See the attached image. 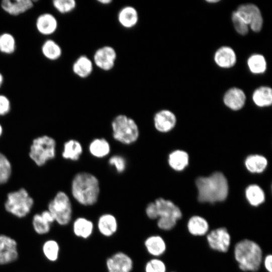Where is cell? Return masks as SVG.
Here are the masks:
<instances>
[{
    "label": "cell",
    "instance_id": "6da1fadb",
    "mask_svg": "<svg viewBox=\"0 0 272 272\" xmlns=\"http://www.w3.org/2000/svg\"><path fill=\"white\" fill-rule=\"evenodd\" d=\"M195 183L200 202L213 203L224 201L227 197L228 181L221 172H216L208 177H198Z\"/></svg>",
    "mask_w": 272,
    "mask_h": 272
},
{
    "label": "cell",
    "instance_id": "7a4b0ae2",
    "mask_svg": "<svg viewBox=\"0 0 272 272\" xmlns=\"http://www.w3.org/2000/svg\"><path fill=\"white\" fill-rule=\"evenodd\" d=\"M100 190L98 179L89 172L77 173L72 182V195L78 203L83 206H90L95 204L99 198Z\"/></svg>",
    "mask_w": 272,
    "mask_h": 272
},
{
    "label": "cell",
    "instance_id": "3957f363",
    "mask_svg": "<svg viewBox=\"0 0 272 272\" xmlns=\"http://www.w3.org/2000/svg\"><path fill=\"white\" fill-rule=\"evenodd\" d=\"M234 256L241 270L256 271L260 267L262 253L261 248L256 243L244 239L235 245Z\"/></svg>",
    "mask_w": 272,
    "mask_h": 272
},
{
    "label": "cell",
    "instance_id": "277c9868",
    "mask_svg": "<svg viewBox=\"0 0 272 272\" xmlns=\"http://www.w3.org/2000/svg\"><path fill=\"white\" fill-rule=\"evenodd\" d=\"M111 128L114 139L122 144H133L139 139L138 124L132 118L124 114H119L114 118Z\"/></svg>",
    "mask_w": 272,
    "mask_h": 272
},
{
    "label": "cell",
    "instance_id": "5b68a950",
    "mask_svg": "<svg viewBox=\"0 0 272 272\" xmlns=\"http://www.w3.org/2000/svg\"><path fill=\"white\" fill-rule=\"evenodd\" d=\"M34 204L33 198L24 188L10 192L5 203L6 210L13 216L23 218L31 211Z\"/></svg>",
    "mask_w": 272,
    "mask_h": 272
},
{
    "label": "cell",
    "instance_id": "8992f818",
    "mask_svg": "<svg viewBox=\"0 0 272 272\" xmlns=\"http://www.w3.org/2000/svg\"><path fill=\"white\" fill-rule=\"evenodd\" d=\"M55 146V141L52 138L47 135L38 137L33 141L30 157L38 166H42L54 158Z\"/></svg>",
    "mask_w": 272,
    "mask_h": 272
},
{
    "label": "cell",
    "instance_id": "52a82bcc",
    "mask_svg": "<svg viewBox=\"0 0 272 272\" xmlns=\"http://www.w3.org/2000/svg\"><path fill=\"white\" fill-rule=\"evenodd\" d=\"M48 210L53 215L55 222L61 226L70 223L72 217V206L69 196L59 191L48 205Z\"/></svg>",
    "mask_w": 272,
    "mask_h": 272
},
{
    "label": "cell",
    "instance_id": "ba28073f",
    "mask_svg": "<svg viewBox=\"0 0 272 272\" xmlns=\"http://www.w3.org/2000/svg\"><path fill=\"white\" fill-rule=\"evenodd\" d=\"M117 57V52L114 48L110 45H104L95 51L92 61L94 64L100 70L108 72L114 67Z\"/></svg>",
    "mask_w": 272,
    "mask_h": 272
},
{
    "label": "cell",
    "instance_id": "9c48e42d",
    "mask_svg": "<svg viewBox=\"0 0 272 272\" xmlns=\"http://www.w3.org/2000/svg\"><path fill=\"white\" fill-rule=\"evenodd\" d=\"M251 29L255 32L260 31L263 19L259 8L254 4H248L240 5L236 11Z\"/></svg>",
    "mask_w": 272,
    "mask_h": 272
},
{
    "label": "cell",
    "instance_id": "30bf717a",
    "mask_svg": "<svg viewBox=\"0 0 272 272\" xmlns=\"http://www.w3.org/2000/svg\"><path fill=\"white\" fill-rule=\"evenodd\" d=\"M17 241L10 236L0 235V265L10 263L18 257Z\"/></svg>",
    "mask_w": 272,
    "mask_h": 272
},
{
    "label": "cell",
    "instance_id": "8fae6325",
    "mask_svg": "<svg viewBox=\"0 0 272 272\" xmlns=\"http://www.w3.org/2000/svg\"><path fill=\"white\" fill-rule=\"evenodd\" d=\"M106 265L108 272H131L133 263L128 254L118 251L107 259Z\"/></svg>",
    "mask_w": 272,
    "mask_h": 272
},
{
    "label": "cell",
    "instance_id": "7c38bea8",
    "mask_svg": "<svg viewBox=\"0 0 272 272\" xmlns=\"http://www.w3.org/2000/svg\"><path fill=\"white\" fill-rule=\"evenodd\" d=\"M207 240L212 249L226 252L230 245L231 237L226 228H219L212 231L207 235Z\"/></svg>",
    "mask_w": 272,
    "mask_h": 272
},
{
    "label": "cell",
    "instance_id": "4fadbf2b",
    "mask_svg": "<svg viewBox=\"0 0 272 272\" xmlns=\"http://www.w3.org/2000/svg\"><path fill=\"white\" fill-rule=\"evenodd\" d=\"M154 202L156 207L158 219H170L177 221L181 218L182 215L180 209L171 200L159 197Z\"/></svg>",
    "mask_w": 272,
    "mask_h": 272
},
{
    "label": "cell",
    "instance_id": "5bb4252c",
    "mask_svg": "<svg viewBox=\"0 0 272 272\" xmlns=\"http://www.w3.org/2000/svg\"><path fill=\"white\" fill-rule=\"evenodd\" d=\"M153 121L156 129L159 132L165 133L170 131L174 127L176 118L171 111L163 109L156 113Z\"/></svg>",
    "mask_w": 272,
    "mask_h": 272
},
{
    "label": "cell",
    "instance_id": "9a60e30c",
    "mask_svg": "<svg viewBox=\"0 0 272 272\" xmlns=\"http://www.w3.org/2000/svg\"><path fill=\"white\" fill-rule=\"evenodd\" d=\"M35 26L40 34L49 36L54 34L57 30L58 22L53 15L49 13H44L37 17Z\"/></svg>",
    "mask_w": 272,
    "mask_h": 272
},
{
    "label": "cell",
    "instance_id": "2e32d148",
    "mask_svg": "<svg viewBox=\"0 0 272 272\" xmlns=\"http://www.w3.org/2000/svg\"><path fill=\"white\" fill-rule=\"evenodd\" d=\"M34 1L31 0H3L1 6L2 9L11 16L22 14L32 9Z\"/></svg>",
    "mask_w": 272,
    "mask_h": 272
},
{
    "label": "cell",
    "instance_id": "e0dca14e",
    "mask_svg": "<svg viewBox=\"0 0 272 272\" xmlns=\"http://www.w3.org/2000/svg\"><path fill=\"white\" fill-rule=\"evenodd\" d=\"M55 222L52 214L48 211H44L40 214H36L32 218V226L34 231L38 234H47L50 230L51 225Z\"/></svg>",
    "mask_w": 272,
    "mask_h": 272
},
{
    "label": "cell",
    "instance_id": "ac0fdd59",
    "mask_svg": "<svg viewBox=\"0 0 272 272\" xmlns=\"http://www.w3.org/2000/svg\"><path fill=\"white\" fill-rule=\"evenodd\" d=\"M118 226L116 217L110 213L101 215L97 221V227L99 233L106 237L113 236L117 232Z\"/></svg>",
    "mask_w": 272,
    "mask_h": 272
},
{
    "label": "cell",
    "instance_id": "d6986e66",
    "mask_svg": "<svg viewBox=\"0 0 272 272\" xmlns=\"http://www.w3.org/2000/svg\"><path fill=\"white\" fill-rule=\"evenodd\" d=\"M117 20L121 26L125 29L134 27L139 22V15L137 10L131 6L122 7L117 14Z\"/></svg>",
    "mask_w": 272,
    "mask_h": 272
},
{
    "label": "cell",
    "instance_id": "ffe728a7",
    "mask_svg": "<svg viewBox=\"0 0 272 272\" xmlns=\"http://www.w3.org/2000/svg\"><path fill=\"white\" fill-rule=\"evenodd\" d=\"M246 96L244 92L237 88L229 89L224 96V102L229 108L238 110L244 105Z\"/></svg>",
    "mask_w": 272,
    "mask_h": 272
},
{
    "label": "cell",
    "instance_id": "44dd1931",
    "mask_svg": "<svg viewBox=\"0 0 272 272\" xmlns=\"http://www.w3.org/2000/svg\"><path fill=\"white\" fill-rule=\"evenodd\" d=\"M94 63L87 55L79 56L72 65L74 74L78 77L85 79L89 77L93 73Z\"/></svg>",
    "mask_w": 272,
    "mask_h": 272
},
{
    "label": "cell",
    "instance_id": "7402d4cb",
    "mask_svg": "<svg viewBox=\"0 0 272 272\" xmlns=\"http://www.w3.org/2000/svg\"><path fill=\"white\" fill-rule=\"evenodd\" d=\"M214 60L219 66L223 68H230L235 64L236 56L232 48L228 46H223L216 52Z\"/></svg>",
    "mask_w": 272,
    "mask_h": 272
},
{
    "label": "cell",
    "instance_id": "603a6c76",
    "mask_svg": "<svg viewBox=\"0 0 272 272\" xmlns=\"http://www.w3.org/2000/svg\"><path fill=\"white\" fill-rule=\"evenodd\" d=\"M94 224L92 221L85 217H78L73 222V231L75 236L87 239L92 234Z\"/></svg>",
    "mask_w": 272,
    "mask_h": 272
},
{
    "label": "cell",
    "instance_id": "cb8c5ba5",
    "mask_svg": "<svg viewBox=\"0 0 272 272\" xmlns=\"http://www.w3.org/2000/svg\"><path fill=\"white\" fill-rule=\"evenodd\" d=\"M145 247L150 255L158 257L162 255L166 249V244L163 238L159 235H151L144 241Z\"/></svg>",
    "mask_w": 272,
    "mask_h": 272
},
{
    "label": "cell",
    "instance_id": "d4e9b609",
    "mask_svg": "<svg viewBox=\"0 0 272 272\" xmlns=\"http://www.w3.org/2000/svg\"><path fill=\"white\" fill-rule=\"evenodd\" d=\"M88 149L91 155L98 158L107 156L111 150L109 142L104 138H96L92 140Z\"/></svg>",
    "mask_w": 272,
    "mask_h": 272
},
{
    "label": "cell",
    "instance_id": "484cf974",
    "mask_svg": "<svg viewBox=\"0 0 272 272\" xmlns=\"http://www.w3.org/2000/svg\"><path fill=\"white\" fill-rule=\"evenodd\" d=\"M169 166L176 171L183 170L188 164V154L182 150H175L171 152L168 157Z\"/></svg>",
    "mask_w": 272,
    "mask_h": 272
},
{
    "label": "cell",
    "instance_id": "4316f807",
    "mask_svg": "<svg viewBox=\"0 0 272 272\" xmlns=\"http://www.w3.org/2000/svg\"><path fill=\"white\" fill-rule=\"evenodd\" d=\"M41 49L43 55L49 60H56L62 55V51L60 46L52 39L45 40Z\"/></svg>",
    "mask_w": 272,
    "mask_h": 272
},
{
    "label": "cell",
    "instance_id": "83f0119b",
    "mask_svg": "<svg viewBox=\"0 0 272 272\" xmlns=\"http://www.w3.org/2000/svg\"><path fill=\"white\" fill-rule=\"evenodd\" d=\"M188 231L194 236H202L209 230V224L203 218L199 216L191 217L187 224Z\"/></svg>",
    "mask_w": 272,
    "mask_h": 272
},
{
    "label": "cell",
    "instance_id": "f1b7e54d",
    "mask_svg": "<svg viewBox=\"0 0 272 272\" xmlns=\"http://www.w3.org/2000/svg\"><path fill=\"white\" fill-rule=\"evenodd\" d=\"M83 153V147L81 143L75 140L66 142L63 146L62 157L68 160L77 161Z\"/></svg>",
    "mask_w": 272,
    "mask_h": 272
},
{
    "label": "cell",
    "instance_id": "f546056e",
    "mask_svg": "<svg viewBox=\"0 0 272 272\" xmlns=\"http://www.w3.org/2000/svg\"><path fill=\"white\" fill-rule=\"evenodd\" d=\"M252 99L258 106L263 107L271 105L272 103V91L270 88L262 86L253 92Z\"/></svg>",
    "mask_w": 272,
    "mask_h": 272
},
{
    "label": "cell",
    "instance_id": "4dcf8cb0",
    "mask_svg": "<svg viewBox=\"0 0 272 272\" xmlns=\"http://www.w3.org/2000/svg\"><path fill=\"white\" fill-rule=\"evenodd\" d=\"M247 169L251 173H261L267 165V159L263 156L251 155L247 157L245 161Z\"/></svg>",
    "mask_w": 272,
    "mask_h": 272
},
{
    "label": "cell",
    "instance_id": "1f68e13d",
    "mask_svg": "<svg viewBox=\"0 0 272 272\" xmlns=\"http://www.w3.org/2000/svg\"><path fill=\"white\" fill-rule=\"evenodd\" d=\"M245 196L249 203L253 206H258L265 200V194L263 190L257 185L252 184L245 190Z\"/></svg>",
    "mask_w": 272,
    "mask_h": 272
},
{
    "label": "cell",
    "instance_id": "d6a6232c",
    "mask_svg": "<svg viewBox=\"0 0 272 272\" xmlns=\"http://www.w3.org/2000/svg\"><path fill=\"white\" fill-rule=\"evenodd\" d=\"M59 245L53 239L46 240L42 246V252L45 258L50 261H56L59 256Z\"/></svg>",
    "mask_w": 272,
    "mask_h": 272
},
{
    "label": "cell",
    "instance_id": "836d02e7",
    "mask_svg": "<svg viewBox=\"0 0 272 272\" xmlns=\"http://www.w3.org/2000/svg\"><path fill=\"white\" fill-rule=\"evenodd\" d=\"M16 49V42L11 33L5 32L0 34V52L6 54L13 53Z\"/></svg>",
    "mask_w": 272,
    "mask_h": 272
},
{
    "label": "cell",
    "instance_id": "e575fe53",
    "mask_svg": "<svg viewBox=\"0 0 272 272\" xmlns=\"http://www.w3.org/2000/svg\"><path fill=\"white\" fill-rule=\"evenodd\" d=\"M247 64L251 72L254 74L263 73L266 69V62L264 56L259 54L250 56L247 60Z\"/></svg>",
    "mask_w": 272,
    "mask_h": 272
},
{
    "label": "cell",
    "instance_id": "d590c367",
    "mask_svg": "<svg viewBox=\"0 0 272 272\" xmlns=\"http://www.w3.org/2000/svg\"><path fill=\"white\" fill-rule=\"evenodd\" d=\"M53 8L61 14H67L73 11L77 6L75 0H54Z\"/></svg>",
    "mask_w": 272,
    "mask_h": 272
},
{
    "label": "cell",
    "instance_id": "8d00e7d4",
    "mask_svg": "<svg viewBox=\"0 0 272 272\" xmlns=\"http://www.w3.org/2000/svg\"><path fill=\"white\" fill-rule=\"evenodd\" d=\"M11 165L8 158L0 152V185L5 183L11 174Z\"/></svg>",
    "mask_w": 272,
    "mask_h": 272
},
{
    "label": "cell",
    "instance_id": "74e56055",
    "mask_svg": "<svg viewBox=\"0 0 272 272\" xmlns=\"http://www.w3.org/2000/svg\"><path fill=\"white\" fill-rule=\"evenodd\" d=\"M164 262L159 258H152L147 262L145 266V272H166Z\"/></svg>",
    "mask_w": 272,
    "mask_h": 272
},
{
    "label": "cell",
    "instance_id": "f35d334b",
    "mask_svg": "<svg viewBox=\"0 0 272 272\" xmlns=\"http://www.w3.org/2000/svg\"><path fill=\"white\" fill-rule=\"evenodd\" d=\"M232 19L235 29L239 34L244 35L248 33V25L237 14L236 11L232 13Z\"/></svg>",
    "mask_w": 272,
    "mask_h": 272
},
{
    "label": "cell",
    "instance_id": "ab89813d",
    "mask_svg": "<svg viewBox=\"0 0 272 272\" xmlns=\"http://www.w3.org/2000/svg\"><path fill=\"white\" fill-rule=\"evenodd\" d=\"M108 163L113 166L118 173H122L126 169V162L124 157L120 155H115L111 156Z\"/></svg>",
    "mask_w": 272,
    "mask_h": 272
},
{
    "label": "cell",
    "instance_id": "60d3db41",
    "mask_svg": "<svg viewBox=\"0 0 272 272\" xmlns=\"http://www.w3.org/2000/svg\"><path fill=\"white\" fill-rule=\"evenodd\" d=\"M157 220L158 227L163 230H171L175 227L177 222V221L170 219L158 218Z\"/></svg>",
    "mask_w": 272,
    "mask_h": 272
},
{
    "label": "cell",
    "instance_id": "b9f144b4",
    "mask_svg": "<svg viewBox=\"0 0 272 272\" xmlns=\"http://www.w3.org/2000/svg\"><path fill=\"white\" fill-rule=\"evenodd\" d=\"M10 109V100L6 96L0 94V115H6L9 112Z\"/></svg>",
    "mask_w": 272,
    "mask_h": 272
},
{
    "label": "cell",
    "instance_id": "7bdbcfd3",
    "mask_svg": "<svg viewBox=\"0 0 272 272\" xmlns=\"http://www.w3.org/2000/svg\"><path fill=\"white\" fill-rule=\"evenodd\" d=\"M145 213L148 218L151 220L158 219L157 212L154 202H149L145 209Z\"/></svg>",
    "mask_w": 272,
    "mask_h": 272
},
{
    "label": "cell",
    "instance_id": "ee69618b",
    "mask_svg": "<svg viewBox=\"0 0 272 272\" xmlns=\"http://www.w3.org/2000/svg\"><path fill=\"white\" fill-rule=\"evenodd\" d=\"M264 266L268 272H272V256L271 254L265 256L264 260Z\"/></svg>",
    "mask_w": 272,
    "mask_h": 272
},
{
    "label": "cell",
    "instance_id": "f6af8a7d",
    "mask_svg": "<svg viewBox=\"0 0 272 272\" xmlns=\"http://www.w3.org/2000/svg\"><path fill=\"white\" fill-rule=\"evenodd\" d=\"M97 2L102 5H109L112 2L111 0H98Z\"/></svg>",
    "mask_w": 272,
    "mask_h": 272
},
{
    "label": "cell",
    "instance_id": "bcb514c9",
    "mask_svg": "<svg viewBox=\"0 0 272 272\" xmlns=\"http://www.w3.org/2000/svg\"><path fill=\"white\" fill-rule=\"evenodd\" d=\"M4 82V77L3 75L0 73V88L3 85Z\"/></svg>",
    "mask_w": 272,
    "mask_h": 272
},
{
    "label": "cell",
    "instance_id": "7dc6e473",
    "mask_svg": "<svg viewBox=\"0 0 272 272\" xmlns=\"http://www.w3.org/2000/svg\"><path fill=\"white\" fill-rule=\"evenodd\" d=\"M207 2H208L209 3H217V2H218L219 1H216H216L214 0V1H213V0H212V1H207Z\"/></svg>",
    "mask_w": 272,
    "mask_h": 272
},
{
    "label": "cell",
    "instance_id": "c3c4849f",
    "mask_svg": "<svg viewBox=\"0 0 272 272\" xmlns=\"http://www.w3.org/2000/svg\"><path fill=\"white\" fill-rule=\"evenodd\" d=\"M3 132V129L1 125L0 124V136L1 135Z\"/></svg>",
    "mask_w": 272,
    "mask_h": 272
}]
</instances>
